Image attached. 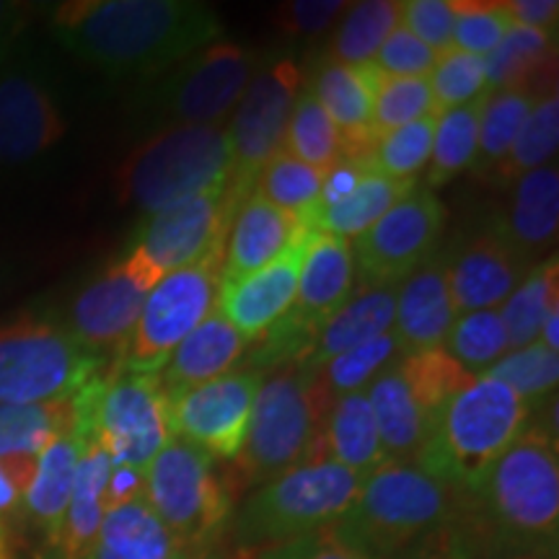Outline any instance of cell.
<instances>
[{"label":"cell","mask_w":559,"mask_h":559,"mask_svg":"<svg viewBox=\"0 0 559 559\" xmlns=\"http://www.w3.org/2000/svg\"><path fill=\"white\" fill-rule=\"evenodd\" d=\"M160 280L156 267L135 247L111 262L73 300L68 330L91 353L122 355L145 296Z\"/></svg>","instance_id":"16"},{"label":"cell","mask_w":559,"mask_h":559,"mask_svg":"<svg viewBox=\"0 0 559 559\" xmlns=\"http://www.w3.org/2000/svg\"><path fill=\"white\" fill-rule=\"evenodd\" d=\"M438 115L404 124L376 140L370 151V164L381 174L400 181H417L419 174L428 169L432 138H436Z\"/></svg>","instance_id":"45"},{"label":"cell","mask_w":559,"mask_h":559,"mask_svg":"<svg viewBox=\"0 0 559 559\" xmlns=\"http://www.w3.org/2000/svg\"><path fill=\"white\" fill-rule=\"evenodd\" d=\"M436 115L428 79H389L379 75L373 96V130L376 138L404 128V124Z\"/></svg>","instance_id":"48"},{"label":"cell","mask_w":559,"mask_h":559,"mask_svg":"<svg viewBox=\"0 0 559 559\" xmlns=\"http://www.w3.org/2000/svg\"><path fill=\"white\" fill-rule=\"evenodd\" d=\"M536 94L519 88L489 91L481 102L479 115V140H477V158L472 169L481 179L492 177V171L508 156L510 145L519 138V132L526 122L531 107H534Z\"/></svg>","instance_id":"38"},{"label":"cell","mask_w":559,"mask_h":559,"mask_svg":"<svg viewBox=\"0 0 559 559\" xmlns=\"http://www.w3.org/2000/svg\"><path fill=\"white\" fill-rule=\"evenodd\" d=\"M445 205L430 190L404 194L358 239H353L355 275L360 285H400L436 257L443 239Z\"/></svg>","instance_id":"15"},{"label":"cell","mask_w":559,"mask_h":559,"mask_svg":"<svg viewBox=\"0 0 559 559\" xmlns=\"http://www.w3.org/2000/svg\"><path fill=\"white\" fill-rule=\"evenodd\" d=\"M428 83L436 115L466 107V104L489 94L485 58L456 50V47H449V50L438 55L436 66H432L428 75Z\"/></svg>","instance_id":"46"},{"label":"cell","mask_w":559,"mask_h":559,"mask_svg":"<svg viewBox=\"0 0 559 559\" xmlns=\"http://www.w3.org/2000/svg\"><path fill=\"white\" fill-rule=\"evenodd\" d=\"M283 151L321 174L330 171L345 158V145H342L337 128L326 117V111L319 107L309 88L300 91L296 104H293Z\"/></svg>","instance_id":"41"},{"label":"cell","mask_w":559,"mask_h":559,"mask_svg":"<svg viewBox=\"0 0 559 559\" xmlns=\"http://www.w3.org/2000/svg\"><path fill=\"white\" fill-rule=\"evenodd\" d=\"M0 559H9V551H5V536H3V528H0Z\"/></svg>","instance_id":"60"},{"label":"cell","mask_w":559,"mask_h":559,"mask_svg":"<svg viewBox=\"0 0 559 559\" xmlns=\"http://www.w3.org/2000/svg\"><path fill=\"white\" fill-rule=\"evenodd\" d=\"M68 124L50 91L26 73L0 79V164H26L66 135Z\"/></svg>","instance_id":"22"},{"label":"cell","mask_w":559,"mask_h":559,"mask_svg":"<svg viewBox=\"0 0 559 559\" xmlns=\"http://www.w3.org/2000/svg\"><path fill=\"white\" fill-rule=\"evenodd\" d=\"M223 257L226 251L169 272L153 285L117 366L138 373H158L166 366L179 342L218 309Z\"/></svg>","instance_id":"12"},{"label":"cell","mask_w":559,"mask_h":559,"mask_svg":"<svg viewBox=\"0 0 559 559\" xmlns=\"http://www.w3.org/2000/svg\"><path fill=\"white\" fill-rule=\"evenodd\" d=\"M485 70L487 91L519 88L539 96L557 88V34L513 26L485 58Z\"/></svg>","instance_id":"29"},{"label":"cell","mask_w":559,"mask_h":559,"mask_svg":"<svg viewBox=\"0 0 559 559\" xmlns=\"http://www.w3.org/2000/svg\"><path fill=\"white\" fill-rule=\"evenodd\" d=\"M400 285H355L349 298L324 321L298 366L319 370L347 349L394 330Z\"/></svg>","instance_id":"25"},{"label":"cell","mask_w":559,"mask_h":559,"mask_svg":"<svg viewBox=\"0 0 559 559\" xmlns=\"http://www.w3.org/2000/svg\"><path fill=\"white\" fill-rule=\"evenodd\" d=\"M485 376L502 381L528 407H536V404L547 402L549 394L555 396L559 381V355L536 340L528 347L510 349Z\"/></svg>","instance_id":"44"},{"label":"cell","mask_w":559,"mask_h":559,"mask_svg":"<svg viewBox=\"0 0 559 559\" xmlns=\"http://www.w3.org/2000/svg\"><path fill=\"white\" fill-rule=\"evenodd\" d=\"M381 70L368 66H342L324 58L313 68L309 91L337 128L345 158H368L376 145L373 96Z\"/></svg>","instance_id":"21"},{"label":"cell","mask_w":559,"mask_h":559,"mask_svg":"<svg viewBox=\"0 0 559 559\" xmlns=\"http://www.w3.org/2000/svg\"><path fill=\"white\" fill-rule=\"evenodd\" d=\"M21 19H24V5L0 3V50L9 45L13 34L19 32Z\"/></svg>","instance_id":"58"},{"label":"cell","mask_w":559,"mask_h":559,"mask_svg":"<svg viewBox=\"0 0 559 559\" xmlns=\"http://www.w3.org/2000/svg\"><path fill=\"white\" fill-rule=\"evenodd\" d=\"M506 9L515 26H526V29H536L544 34H557V0H506Z\"/></svg>","instance_id":"56"},{"label":"cell","mask_w":559,"mask_h":559,"mask_svg":"<svg viewBox=\"0 0 559 559\" xmlns=\"http://www.w3.org/2000/svg\"><path fill=\"white\" fill-rule=\"evenodd\" d=\"M317 461L340 464L360 477H368L370 472L386 464L389 456L381 445L366 391H355L332 402L306 464H317Z\"/></svg>","instance_id":"27"},{"label":"cell","mask_w":559,"mask_h":559,"mask_svg":"<svg viewBox=\"0 0 559 559\" xmlns=\"http://www.w3.org/2000/svg\"><path fill=\"white\" fill-rule=\"evenodd\" d=\"M79 436L102 445L111 464L148 472L151 461L174 438L169 396L158 373L117 366L75 394Z\"/></svg>","instance_id":"9"},{"label":"cell","mask_w":559,"mask_h":559,"mask_svg":"<svg viewBox=\"0 0 559 559\" xmlns=\"http://www.w3.org/2000/svg\"><path fill=\"white\" fill-rule=\"evenodd\" d=\"M495 226L528 264H534L536 257L547 260L559 230V171L555 160L515 181L508 215L495 221Z\"/></svg>","instance_id":"28"},{"label":"cell","mask_w":559,"mask_h":559,"mask_svg":"<svg viewBox=\"0 0 559 559\" xmlns=\"http://www.w3.org/2000/svg\"><path fill=\"white\" fill-rule=\"evenodd\" d=\"M479 526L492 531L489 547H557L559 451L557 428L531 417L526 430L502 453L474 498Z\"/></svg>","instance_id":"4"},{"label":"cell","mask_w":559,"mask_h":559,"mask_svg":"<svg viewBox=\"0 0 559 559\" xmlns=\"http://www.w3.org/2000/svg\"><path fill=\"white\" fill-rule=\"evenodd\" d=\"M469 498L415 464L386 461L362 477L340 523L379 559H394L430 531L464 519Z\"/></svg>","instance_id":"5"},{"label":"cell","mask_w":559,"mask_h":559,"mask_svg":"<svg viewBox=\"0 0 559 559\" xmlns=\"http://www.w3.org/2000/svg\"><path fill=\"white\" fill-rule=\"evenodd\" d=\"M143 492H145V474L143 472L132 469V466L111 464L107 487H104V495H102L104 513H109V510L128 506V502L143 498Z\"/></svg>","instance_id":"55"},{"label":"cell","mask_w":559,"mask_h":559,"mask_svg":"<svg viewBox=\"0 0 559 559\" xmlns=\"http://www.w3.org/2000/svg\"><path fill=\"white\" fill-rule=\"evenodd\" d=\"M79 430L75 394L34 404H0V459H37Z\"/></svg>","instance_id":"34"},{"label":"cell","mask_w":559,"mask_h":559,"mask_svg":"<svg viewBox=\"0 0 559 559\" xmlns=\"http://www.w3.org/2000/svg\"><path fill=\"white\" fill-rule=\"evenodd\" d=\"M400 26L428 45L432 52H445L453 37L451 0H404L400 3Z\"/></svg>","instance_id":"50"},{"label":"cell","mask_w":559,"mask_h":559,"mask_svg":"<svg viewBox=\"0 0 559 559\" xmlns=\"http://www.w3.org/2000/svg\"><path fill=\"white\" fill-rule=\"evenodd\" d=\"M309 234L298 236L275 262L241 280H223L218 311L236 332L249 342L262 340L272 326L288 317L296 304L300 264H304Z\"/></svg>","instance_id":"20"},{"label":"cell","mask_w":559,"mask_h":559,"mask_svg":"<svg viewBox=\"0 0 559 559\" xmlns=\"http://www.w3.org/2000/svg\"><path fill=\"white\" fill-rule=\"evenodd\" d=\"M37 459H0V513H13L24 500Z\"/></svg>","instance_id":"54"},{"label":"cell","mask_w":559,"mask_h":559,"mask_svg":"<svg viewBox=\"0 0 559 559\" xmlns=\"http://www.w3.org/2000/svg\"><path fill=\"white\" fill-rule=\"evenodd\" d=\"M306 230L311 228L298 215L275 207L251 190L228 230L223 280H241L264 270Z\"/></svg>","instance_id":"23"},{"label":"cell","mask_w":559,"mask_h":559,"mask_svg":"<svg viewBox=\"0 0 559 559\" xmlns=\"http://www.w3.org/2000/svg\"><path fill=\"white\" fill-rule=\"evenodd\" d=\"M559 145V94L557 88L544 91L534 99L526 122L519 132V138L510 145L508 156L492 171L489 181L498 185H515L523 174L542 169L557 156Z\"/></svg>","instance_id":"36"},{"label":"cell","mask_w":559,"mask_h":559,"mask_svg":"<svg viewBox=\"0 0 559 559\" xmlns=\"http://www.w3.org/2000/svg\"><path fill=\"white\" fill-rule=\"evenodd\" d=\"M559 306V262L551 254L547 260L528 270V275L521 280L515 288L500 306L502 324H506L508 347L521 349L528 347L531 342L539 340L544 319L549 317L551 309Z\"/></svg>","instance_id":"35"},{"label":"cell","mask_w":559,"mask_h":559,"mask_svg":"<svg viewBox=\"0 0 559 559\" xmlns=\"http://www.w3.org/2000/svg\"><path fill=\"white\" fill-rule=\"evenodd\" d=\"M528 264L492 223L479 228L456 254L449 257V283L456 317L481 309H500L528 275Z\"/></svg>","instance_id":"19"},{"label":"cell","mask_w":559,"mask_h":559,"mask_svg":"<svg viewBox=\"0 0 559 559\" xmlns=\"http://www.w3.org/2000/svg\"><path fill=\"white\" fill-rule=\"evenodd\" d=\"M260 557V551H251V549H241L236 547L234 551H226V549H205V551H198V555H187L185 559H257Z\"/></svg>","instance_id":"59"},{"label":"cell","mask_w":559,"mask_h":559,"mask_svg":"<svg viewBox=\"0 0 559 559\" xmlns=\"http://www.w3.org/2000/svg\"><path fill=\"white\" fill-rule=\"evenodd\" d=\"M485 96L466 104V107H456L438 115L430 164L428 169H425V181H428L430 192L436 190V187L449 185V181L456 179L461 171L474 166L479 140V115Z\"/></svg>","instance_id":"39"},{"label":"cell","mask_w":559,"mask_h":559,"mask_svg":"<svg viewBox=\"0 0 559 559\" xmlns=\"http://www.w3.org/2000/svg\"><path fill=\"white\" fill-rule=\"evenodd\" d=\"M300 91L304 70L296 66V60L280 58L257 70L226 130L236 177L254 185L264 164L283 151L285 128Z\"/></svg>","instance_id":"18"},{"label":"cell","mask_w":559,"mask_h":559,"mask_svg":"<svg viewBox=\"0 0 559 559\" xmlns=\"http://www.w3.org/2000/svg\"><path fill=\"white\" fill-rule=\"evenodd\" d=\"M187 551L156 519L145 498L104 513L102 528L83 559H185Z\"/></svg>","instance_id":"30"},{"label":"cell","mask_w":559,"mask_h":559,"mask_svg":"<svg viewBox=\"0 0 559 559\" xmlns=\"http://www.w3.org/2000/svg\"><path fill=\"white\" fill-rule=\"evenodd\" d=\"M257 559H379L355 539L340 521L321 526L277 547L262 549Z\"/></svg>","instance_id":"49"},{"label":"cell","mask_w":559,"mask_h":559,"mask_svg":"<svg viewBox=\"0 0 559 559\" xmlns=\"http://www.w3.org/2000/svg\"><path fill=\"white\" fill-rule=\"evenodd\" d=\"M249 340L230 326V321L215 309L179 342L166 366L158 370L166 396L179 394L200 383L230 373L247 353Z\"/></svg>","instance_id":"26"},{"label":"cell","mask_w":559,"mask_h":559,"mask_svg":"<svg viewBox=\"0 0 559 559\" xmlns=\"http://www.w3.org/2000/svg\"><path fill=\"white\" fill-rule=\"evenodd\" d=\"M534 407L492 376H477L440 412L415 466L474 500L502 453L526 430Z\"/></svg>","instance_id":"2"},{"label":"cell","mask_w":559,"mask_h":559,"mask_svg":"<svg viewBox=\"0 0 559 559\" xmlns=\"http://www.w3.org/2000/svg\"><path fill=\"white\" fill-rule=\"evenodd\" d=\"M226 130L215 124H169L130 153L117 171V198L143 213L223 187L234 177Z\"/></svg>","instance_id":"6"},{"label":"cell","mask_w":559,"mask_h":559,"mask_svg":"<svg viewBox=\"0 0 559 559\" xmlns=\"http://www.w3.org/2000/svg\"><path fill=\"white\" fill-rule=\"evenodd\" d=\"M396 26H400V0L349 3L342 13L326 58L342 66H368Z\"/></svg>","instance_id":"37"},{"label":"cell","mask_w":559,"mask_h":559,"mask_svg":"<svg viewBox=\"0 0 559 559\" xmlns=\"http://www.w3.org/2000/svg\"><path fill=\"white\" fill-rule=\"evenodd\" d=\"M489 559H557V547L526 544V547H489Z\"/></svg>","instance_id":"57"},{"label":"cell","mask_w":559,"mask_h":559,"mask_svg":"<svg viewBox=\"0 0 559 559\" xmlns=\"http://www.w3.org/2000/svg\"><path fill=\"white\" fill-rule=\"evenodd\" d=\"M143 498L187 555L213 549L234 519L236 498L215 459L181 438L151 461Z\"/></svg>","instance_id":"10"},{"label":"cell","mask_w":559,"mask_h":559,"mask_svg":"<svg viewBox=\"0 0 559 559\" xmlns=\"http://www.w3.org/2000/svg\"><path fill=\"white\" fill-rule=\"evenodd\" d=\"M407 353L404 342L396 330H389L379 337L362 342V345L347 349L330 362H324L319 370H311L317 376L319 386L330 394V400H340L355 391H366L373 383L381 370H386L391 362Z\"/></svg>","instance_id":"40"},{"label":"cell","mask_w":559,"mask_h":559,"mask_svg":"<svg viewBox=\"0 0 559 559\" xmlns=\"http://www.w3.org/2000/svg\"><path fill=\"white\" fill-rule=\"evenodd\" d=\"M443 349L469 373L485 376L502 355L510 353L500 309L461 313L453 321L449 337L443 342Z\"/></svg>","instance_id":"42"},{"label":"cell","mask_w":559,"mask_h":559,"mask_svg":"<svg viewBox=\"0 0 559 559\" xmlns=\"http://www.w3.org/2000/svg\"><path fill=\"white\" fill-rule=\"evenodd\" d=\"M332 407L317 376L300 366H280L262 379L241 451L223 469L230 495L262 487L306 464Z\"/></svg>","instance_id":"3"},{"label":"cell","mask_w":559,"mask_h":559,"mask_svg":"<svg viewBox=\"0 0 559 559\" xmlns=\"http://www.w3.org/2000/svg\"><path fill=\"white\" fill-rule=\"evenodd\" d=\"M102 366V355L55 321L26 313L0 324V404L73 396L99 376Z\"/></svg>","instance_id":"11"},{"label":"cell","mask_w":559,"mask_h":559,"mask_svg":"<svg viewBox=\"0 0 559 559\" xmlns=\"http://www.w3.org/2000/svg\"><path fill=\"white\" fill-rule=\"evenodd\" d=\"M438 52L412 37L407 29L396 26L381 45L373 66L389 79H428L432 66H436Z\"/></svg>","instance_id":"51"},{"label":"cell","mask_w":559,"mask_h":559,"mask_svg":"<svg viewBox=\"0 0 559 559\" xmlns=\"http://www.w3.org/2000/svg\"><path fill=\"white\" fill-rule=\"evenodd\" d=\"M254 185L230 177L223 187L192 194L145 218L135 247L160 277L226 251L228 230Z\"/></svg>","instance_id":"14"},{"label":"cell","mask_w":559,"mask_h":559,"mask_svg":"<svg viewBox=\"0 0 559 559\" xmlns=\"http://www.w3.org/2000/svg\"><path fill=\"white\" fill-rule=\"evenodd\" d=\"M477 376L443 347L404 353L366 389L389 461L415 464L436 430L440 412Z\"/></svg>","instance_id":"7"},{"label":"cell","mask_w":559,"mask_h":559,"mask_svg":"<svg viewBox=\"0 0 559 559\" xmlns=\"http://www.w3.org/2000/svg\"><path fill=\"white\" fill-rule=\"evenodd\" d=\"M362 485L360 474L330 461L300 464L257 487L234 515L230 531L241 549L262 551L340 521Z\"/></svg>","instance_id":"8"},{"label":"cell","mask_w":559,"mask_h":559,"mask_svg":"<svg viewBox=\"0 0 559 559\" xmlns=\"http://www.w3.org/2000/svg\"><path fill=\"white\" fill-rule=\"evenodd\" d=\"M260 55L234 41H213L148 81L145 104L169 124H215L226 120L254 79Z\"/></svg>","instance_id":"13"},{"label":"cell","mask_w":559,"mask_h":559,"mask_svg":"<svg viewBox=\"0 0 559 559\" xmlns=\"http://www.w3.org/2000/svg\"><path fill=\"white\" fill-rule=\"evenodd\" d=\"M83 449V438L79 432L55 440L37 456L29 487L24 492V508L34 521L45 528L47 542L55 547L58 542L62 519L73 495L75 469Z\"/></svg>","instance_id":"33"},{"label":"cell","mask_w":559,"mask_h":559,"mask_svg":"<svg viewBox=\"0 0 559 559\" xmlns=\"http://www.w3.org/2000/svg\"><path fill=\"white\" fill-rule=\"evenodd\" d=\"M456 309L449 283V257H432L402 280L396 290L394 330L409 353L443 347Z\"/></svg>","instance_id":"24"},{"label":"cell","mask_w":559,"mask_h":559,"mask_svg":"<svg viewBox=\"0 0 559 559\" xmlns=\"http://www.w3.org/2000/svg\"><path fill=\"white\" fill-rule=\"evenodd\" d=\"M262 370H230L200 386L169 396L174 438L198 445L213 459L234 461L247 438Z\"/></svg>","instance_id":"17"},{"label":"cell","mask_w":559,"mask_h":559,"mask_svg":"<svg viewBox=\"0 0 559 559\" xmlns=\"http://www.w3.org/2000/svg\"><path fill=\"white\" fill-rule=\"evenodd\" d=\"M111 459L96 440L83 438V449L75 469L73 495H70L66 519H62L55 551L60 559H83L94 544L104 521L102 495L107 487Z\"/></svg>","instance_id":"31"},{"label":"cell","mask_w":559,"mask_h":559,"mask_svg":"<svg viewBox=\"0 0 559 559\" xmlns=\"http://www.w3.org/2000/svg\"><path fill=\"white\" fill-rule=\"evenodd\" d=\"M415 187L417 181L391 179L370 164L358 185L353 187V192L332 202V205H317L306 215L304 223L311 230H324V234L353 241Z\"/></svg>","instance_id":"32"},{"label":"cell","mask_w":559,"mask_h":559,"mask_svg":"<svg viewBox=\"0 0 559 559\" xmlns=\"http://www.w3.org/2000/svg\"><path fill=\"white\" fill-rule=\"evenodd\" d=\"M466 515L430 531L428 536L402 549L394 559H479L477 534L469 528Z\"/></svg>","instance_id":"52"},{"label":"cell","mask_w":559,"mask_h":559,"mask_svg":"<svg viewBox=\"0 0 559 559\" xmlns=\"http://www.w3.org/2000/svg\"><path fill=\"white\" fill-rule=\"evenodd\" d=\"M321 181H324V174L280 151L257 174L254 192H260L275 207L288 210V213L304 221L317 207L321 198Z\"/></svg>","instance_id":"43"},{"label":"cell","mask_w":559,"mask_h":559,"mask_svg":"<svg viewBox=\"0 0 559 559\" xmlns=\"http://www.w3.org/2000/svg\"><path fill=\"white\" fill-rule=\"evenodd\" d=\"M453 3V37L451 47L487 58L502 37L513 29V19L506 0H451Z\"/></svg>","instance_id":"47"},{"label":"cell","mask_w":559,"mask_h":559,"mask_svg":"<svg viewBox=\"0 0 559 559\" xmlns=\"http://www.w3.org/2000/svg\"><path fill=\"white\" fill-rule=\"evenodd\" d=\"M345 0H293L272 11V21L290 37H313L326 32L347 11Z\"/></svg>","instance_id":"53"},{"label":"cell","mask_w":559,"mask_h":559,"mask_svg":"<svg viewBox=\"0 0 559 559\" xmlns=\"http://www.w3.org/2000/svg\"><path fill=\"white\" fill-rule=\"evenodd\" d=\"M70 52L115 79L153 81L221 39L223 24L194 0H73L55 9Z\"/></svg>","instance_id":"1"}]
</instances>
